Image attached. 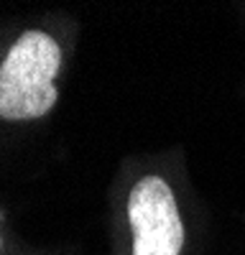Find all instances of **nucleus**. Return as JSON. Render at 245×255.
Wrapping results in <instances>:
<instances>
[{"label":"nucleus","instance_id":"obj_3","mask_svg":"<svg viewBox=\"0 0 245 255\" xmlns=\"http://www.w3.org/2000/svg\"><path fill=\"white\" fill-rule=\"evenodd\" d=\"M0 217H3V215H0ZM0 248H3V240H0Z\"/></svg>","mask_w":245,"mask_h":255},{"label":"nucleus","instance_id":"obj_2","mask_svg":"<svg viewBox=\"0 0 245 255\" xmlns=\"http://www.w3.org/2000/svg\"><path fill=\"white\" fill-rule=\"evenodd\" d=\"M133 255H179L184 227L169 184L161 176L140 179L128 199Z\"/></svg>","mask_w":245,"mask_h":255},{"label":"nucleus","instance_id":"obj_1","mask_svg":"<svg viewBox=\"0 0 245 255\" xmlns=\"http://www.w3.org/2000/svg\"><path fill=\"white\" fill-rule=\"evenodd\" d=\"M59 64L56 41L41 31H26L0 67V115L8 120L46 115L56 102L54 77Z\"/></svg>","mask_w":245,"mask_h":255}]
</instances>
